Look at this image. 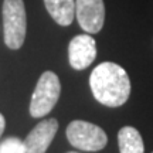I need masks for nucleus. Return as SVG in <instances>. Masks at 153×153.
Returning <instances> with one entry per match:
<instances>
[{"label": "nucleus", "mask_w": 153, "mask_h": 153, "mask_svg": "<svg viewBox=\"0 0 153 153\" xmlns=\"http://www.w3.org/2000/svg\"><path fill=\"white\" fill-rule=\"evenodd\" d=\"M45 9L57 24L70 26L75 17V0H44Z\"/></svg>", "instance_id": "6e6552de"}, {"label": "nucleus", "mask_w": 153, "mask_h": 153, "mask_svg": "<svg viewBox=\"0 0 153 153\" xmlns=\"http://www.w3.org/2000/svg\"><path fill=\"white\" fill-rule=\"evenodd\" d=\"M61 94L60 78L53 71H44L37 81L36 89L30 101V115L33 118H43L51 112L58 102Z\"/></svg>", "instance_id": "7ed1b4c3"}, {"label": "nucleus", "mask_w": 153, "mask_h": 153, "mask_svg": "<svg viewBox=\"0 0 153 153\" xmlns=\"http://www.w3.org/2000/svg\"><path fill=\"white\" fill-rule=\"evenodd\" d=\"M4 128H6V119H4V116L0 114V137H1L3 132H4Z\"/></svg>", "instance_id": "9b49d317"}, {"label": "nucleus", "mask_w": 153, "mask_h": 153, "mask_svg": "<svg viewBox=\"0 0 153 153\" xmlns=\"http://www.w3.org/2000/svg\"><path fill=\"white\" fill-rule=\"evenodd\" d=\"M95 58H97V41L89 36V33L78 34L70 41L68 61L74 70L76 71L85 70L92 64Z\"/></svg>", "instance_id": "423d86ee"}, {"label": "nucleus", "mask_w": 153, "mask_h": 153, "mask_svg": "<svg viewBox=\"0 0 153 153\" xmlns=\"http://www.w3.org/2000/svg\"><path fill=\"white\" fill-rule=\"evenodd\" d=\"M65 135L74 148L84 152H99L108 143V136L102 128L81 119L72 120L67 126Z\"/></svg>", "instance_id": "20e7f679"}, {"label": "nucleus", "mask_w": 153, "mask_h": 153, "mask_svg": "<svg viewBox=\"0 0 153 153\" xmlns=\"http://www.w3.org/2000/svg\"><path fill=\"white\" fill-rule=\"evenodd\" d=\"M0 153H24V143L16 136L7 137L0 142Z\"/></svg>", "instance_id": "9d476101"}, {"label": "nucleus", "mask_w": 153, "mask_h": 153, "mask_svg": "<svg viewBox=\"0 0 153 153\" xmlns=\"http://www.w3.org/2000/svg\"><path fill=\"white\" fill-rule=\"evenodd\" d=\"M57 131H58V122L55 118L38 122L23 140L24 153H45L51 142L54 140Z\"/></svg>", "instance_id": "0eeeda50"}, {"label": "nucleus", "mask_w": 153, "mask_h": 153, "mask_svg": "<svg viewBox=\"0 0 153 153\" xmlns=\"http://www.w3.org/2000/svg\"><path fill=\"white\" fill-rule=\"evenodd\" d=\"M67 153H78V152H67Z\"/></svg>", "instance_id": "f8f14e48"}, {"label": "nucleus", "mask_w": 153, "mask_h": 153, "mask_svg": "<svg viewBox=\"0 0 153 153\" xmlns=\"http://www.w3.org/2000/svg\"><path fill=\"white\" fill-rule=\"evenodd\" d=\"M75 17L84 31L99 33L105 22L104 0H75Z\"/></svg>", "instance_id": "39448f33"}, {"label": "nucleus", "mask_w": 153, "mask_h": 153, "mask_svg": "<svg viewBox=\"0 0 153 153\" xmlns=\"http://www.w3.org/2000/svg\"><path fill=\"white\" fill-rule=\"evenodd\" d=\"M27 31V16L23 0L3 1V33L4 44L10 50L22 48Z\"/></svg>", "instance_id": "f03ea898"}, {"label": "nucleus", "mask_w": 153, "mask_h": 153, "mask_svg": "<svg viewBox=\"0 0 153 153\" xmlns=\"http://www.w3.org/2000/svg\"><path fill=\"white\" fill-rule=\"evenodd\" d=\"M89 88L99 104L118 108L129 99L131 79L120 65L105 61L92 70L89 75Z\"/></svg>", "instance_id": "f257e3e1"}, {"label": "nucleus", "mask_w": 153, "mask_h": 153, "mask_svg": "<svg viewBox=\"0 0 153 153\" xmlns=\"http://www.w3.org/2000/svg\"><path fill=\"white\" fill-rule=\"evenodd\" d=\"M120 153H145V143L140 133L133 126H123L118 132Z\"/></svg>", "instance_id": "1a4fd4ad"}]
</instances>
